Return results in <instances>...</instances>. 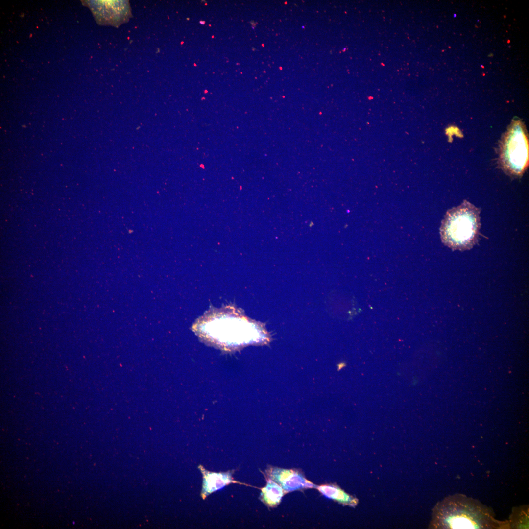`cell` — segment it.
I'll return each mask as SVG.
<instances>
[{
    "label": "cell",
    "instance_id": "cell-1",
    "mask_svg": "<svg viewBox=\"0 0 529 529\" xmlns=\"http://www.w3.org/2000/svg\"><path fill=\"white\" fill-rule=\"evenodd\" d=\"M480 210L464 201L449 210L442 221V241L453 250L471 248L477 241L481 227Z\"/></svg>",
    "mask_w": 529,
    "mask_h": 529
},
{
    "label": "cell",
    "instance_id": "cell-6",
    "mask_svg": "<svg viewBox=\"0 0 529 529\" xmlns=\"http://www.w3.org/2000/svg\"><path fill=\"white\" fill-rule=\"evenodd\" d=\"M319 491L325 497L345 505L354 507L358 500L350 495L338 486L334 484H324L317 487Z\"/></svg>",
    "mask_w": 529,
    "mask_h": 529
},
{
    "label": "cell",
    "instance_id": "cell-2",
    "mask_svg": "<svg viewBox=\"0 0 529 529\" xmlns=\"http://www.w3.org/2000/svg\"><path fill=\"white\" fill-rule=\"evenodd\" d=\"M528 149L523 125L519 121H515L503 141L501 159L504 169L512 174H522L528 165Z\"/></svg>",
    "mask_w": 529,
    "mask_h": 529
},
{
    "label": "cell",
    "instance_id": "cell-7",
    "mask_svg": "<svg viewBox=\"0 0 529 529\" xmlns=\"http://www.w3.org/2000/svg\"><path fill=\"white\" fill-rule=\"evenodd\" d=\"M285 492L282 487L271 479L268 480L265 486L261 489L262 501L270 507L277 505L281 502Z\"/></svg>",
    "mask_w": 529,
    "mask_h": 529
},
{
    "label": "cell",
    "instance_id": "cell-3",
    "mask_svg": "<svg viewBox=\"0 0 529 529\" xmlns=\"http://www.w3.org/2000/svg\"><path fill=\"white\" fill-rule=\"evenodd\" d=\"M89 5L97 21L118 25L127 21L130 15L127 1H92Z\"/></svg>",
    "mask_w": 529,
    "mask_h": 529
},
{
    "label": "cell",
    "instance_id": "cell-4",
    "mask_svg": "<svg viewBox=\"0 0 529 529\" xmlns=\"http://www.w3.org/2000/svg\"><path fill=\"white\" fill-rule=\"evenodd\" d=\"M267 473L269 479L279 484L285 493L315 487L301 473L294 469L273 467L269 469Z\"/></svg>",
    "mask_w": 529,
    "mask_h": 529
},
{
    "label": "cell",
    "instance_id": "cell-5",
    "mask_svg": "<svg viewBox=\"0 0 529 529\" xmlns=\"http://www.w3.org/2000/svg\"><path fill=\"white\" fill-rule=\"evenodd\" d=\"M200 469L203 474V486L201 496L205 499L213 492L220 489L232 482H234L231 473L213 472L205 470L201 466Z\"/></svg>",
    "mask_w": 529,
    "mask_h": 529
}]
</instances>
